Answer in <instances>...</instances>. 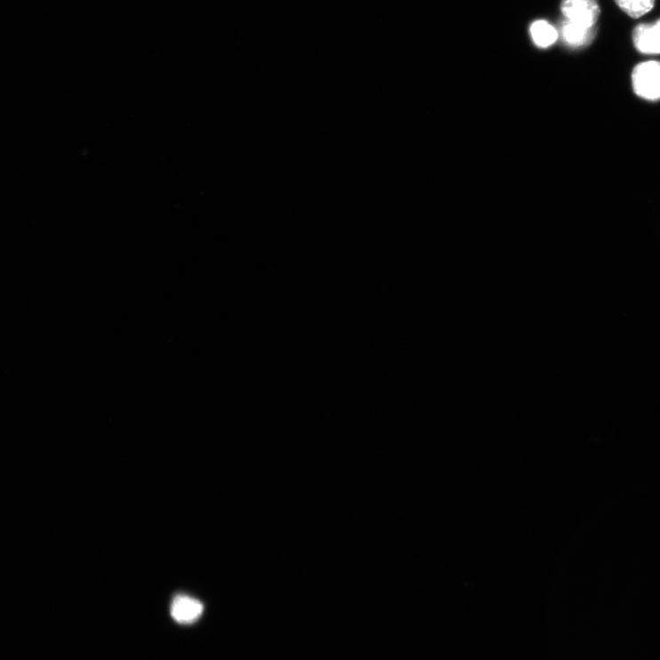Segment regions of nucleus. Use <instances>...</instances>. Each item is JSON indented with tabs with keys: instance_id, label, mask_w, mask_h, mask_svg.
<instances>
[{
	"instance_id": "f257e3e1",
	"label": "nucleus",
	"mask_w": 660,
	"mask_h": 660,
	"mask_svg": "<svg viewBox=\"0 0 660 660\" xmlns=\"http://www.w3.org/2000/svg\"><path fill=\"white\" fill-rule=\"evenodd\" d=\"M635 93L647 101L660 100V63L649 61L636 67L632 75Z\"/></svg>"
},
{
	"instance_id": "423d86ee",
	"label": "nucleus",
	"mask_w": 660,
	"mask_h": 660,
	"mask_svg": "<svg viewBox=\"0 0 660 660\" xmlns=\"http://www.w3.org/2000/svg\"><path fill=\"white\" fill-rule=\"evenodd\" d=\"M530 34L535 44L542 48L552 45L558 39L557 29L545 20L535 21L530 27Z\"/></svg>"
},
{
	"instance_id": "39448f33",
	"label": "nucleus",
	"mask_w": 660,
	"mask_h": 660,
	"mask_svg": "<svg viewBox=\"0 0 660 660\" xmlns=\"http://www.w3.org/2000/svg\"><path fill=\"white\" fill-rule=\"evenodd\" d=\"M594 33L595 28H587L567 20L561 26L563 41L567 45L573 48H580L589 44L594 37Z\"/></svg>"
},
{
	"instance_id": "20e7f679",
	"label": "nucleus",
	"mask_w": 660,
	"mask_h": 660,
	"mask_svg": "<svg viewBox=\"0 0 660 660\" xmlns=\"http://www.w3.org/2000/svg\"><path fill=\"white\" fill-rule=\"evenodd\" d=\"M637 49L646 54L660 53V20L655 24H640L633 33Z\"/></svg>"
},
{
	"instance_id": "7ed1b4c3",
	"label": "nucleus",
	"mask_w": 660,
	"mask_h": 660,
	"mask_svg": "<svg viewBox=\"0 0 660 660\" xmlns=\"http://www.w3.org/2000/svg\"><path fill=\"white\" fill-rule=\"evenodd\" d=\"M204 606L198 600L189 595H177L173 600L171 615L179 624H192L198 620Z\"/></svg>"
},
{
	"instance_id": "0eeeda50",
	"label": "nucleus",
	"mask_w": 660,
	"mask_h": 660,
	"mask_svg": "<svg viewBox=\"0 0 660 660\" xmlns=\"http://www.w3.org/2000/svg\"><path fill=\"white\" fill-rule=\"evenodd\" d=\"M615 2L624 12L634 19L648 13L655 4V0H615Z\"/></svg>"
},
{
	"instance_id": "f03ea898",
	"label": "nucleus",
	"mask_w": 660,
	"mask_h": 660,
	"mask_svg": "<svg viewBox=\"0 0 660 660\" xmlns=\"http://www.w3.org/2000/svg\"><path fill=\"white\" fill-rule=\"evenodd\" d=\"M560 9L566 20L587 28H595L600 16L596 0H562Z\"/></svg>"
}]
</instances>
